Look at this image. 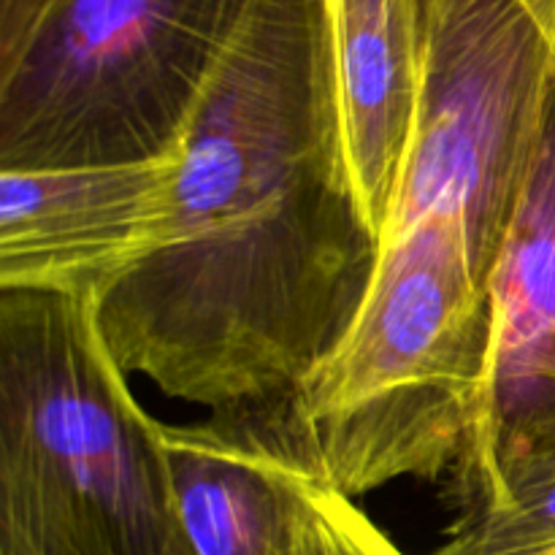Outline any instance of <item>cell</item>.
I'll return each mask as SVG.
<instances>
[{
	"instance_id": "6da1fadb",
	"label": "cell",
	"mask_w": 555,
	"mask_h": 555,
	"mask_svg": "<svg viewBox=\"0 0 555 555\" xmlns=\"http://www.w3.org/2000/svg\"><path fill=\"white\" fill-rule=\"evenodd\" d=\"M377 260L325 0H244L177 146L166 238L98 298L108 350L209 415L298 410Z\"/></svg>"
},
{
	"instance_id": "7a4b0ae2",
	"label": "cell",
	"mask_w": 555,
	"mask_h": 555,
	"mask_svg": "<svg viewBox=\"0 0 555 555\" xmlns=\"http://www.w3.org/2000/svg\"><path fill=\"white\" fill-rule=\"evenodd\" d=\"M0 555H190L98 298L0 291Z\"/></svg>"
},
{
	"instance_id": "3957f363",
	"label": "cell",
	"mask_w": 555,
	"mask_h": 555,
	"mask_svg": "<svg viewBox=\"0 0 555 555\" xmlns=\"http://www.w3.org/2000/svg\"><path fill=\"white\" fill-rule=\"evenodd\" d=\"M244 0H0V171L177 152Z\"/></svg>"
},
{
	"instance_id": "277c9868",
	"label": "cell",
	"mask_w": 555,
	"mask_h": 555,
	"mask_svg": "<svg viewBox=\"0 0 555 555\" xmlns=\"http://www.w3.org/2000/svg\"><path fill=\"white\" fill-rule=\"evenodd\" d=\"M491 301L486 383L450 466L461 515L504 507L555 477V74Z\"/></svg>"
},
{
	"instance_id": "5b68a950",
	"label": "cell",
	"mask_w": 555,
	"mask_h": 555,
	"mask_svg": "<svg viewBox=\"0 0 555 555\" xmlns=\"http://www.w3.org/2000/svg\"><path fill=\"white\" fill-rule=\"evenodd\" d=\"M177 152L0 171V291L103 298L168 231Z\"/></svg>"
},
{
	"instance_id": "8992f818",
	"label": "cell",
	"mask_w": 555,
	"mask_h": 555,
	"mask_svg": "<svg viewBox=\"0 0 555 555\" xmlns=\"http://www.w3.org/2000/svg\"><path fill=\"white\" fill-rule=\"evenodd\" d=\"M163 444L190 555H298L304 480L325 477L301 412L206 415Z\"/></svg>"
},
{
	"instance_id": "52a82bcc",
	"label": "cell",
	"mask_w": 555,
	"mask_h": 555,
	"mask_svg": "<svg viewBox=\"0 0 555 555\" xmlns=\"http://www.w3.org/2000/svg\"><path fill=\"white\" fill-rule=\"evenodd\" d=\"M336 103L374 231L393 209L421 98L415 0H325Z\"/></svg>"
},
{
	"instance_id": "ba28073f",
	"label": "cell",
	"mask_w": 555,
	"mask_h": 555,
	"mask_svg": "<svg viewBox=\"0 0 555 555\" xmlns=\"http://www.w3.org/2000/svg\"><path fill=\"white\" fill-rule=\"evenodd\" d=\"M555 553V477L504 507L459 515L431 555H551Z\"/></svg>"
},
{
	"instance_id": "9c48e42d",
	"label": "cell",
	"mask_w": 555,
	"mask_h": 555,
	"mask_svg": "<svg viewBox=\"0 0 555 555\" xmlns=\"http://www.w3.org/2000/svg\"><path fill=\"white\" fill-rule=\"evenodd\" d=\"M298 555H406L356 499L312 475L301 488Z\"/></svg>"
},
{
	"instance_id": "30bf717a",
	"label": "cell",
	"mask_w": 555,
	"mask_h": 555,
	"mask_svg": "<svg viewBox=\"0 0 555 555\" xmlns=\"http://www.w3.org/2000/svg\"><path fill=\"white\" fill-rule=\"evenodd\" d=\"M526 5L534 11V16L542 22L555 47V0H526Z\"/></svg>"
},
{
	"instance_id": "8fae6325",
	"label": "cell",
	"mask_w": 555,
	"mask_h": 555,
	"mask_svg": "<svg viewBox=\"0 0 555 555\" xmlns=\"http://www.w3.org/2000/svg\"><path fill=\"white\" fill-rule=\"evenodd\" d=\"M551 555H555V553H551Z\"/></svg>"
}]
</instances>
